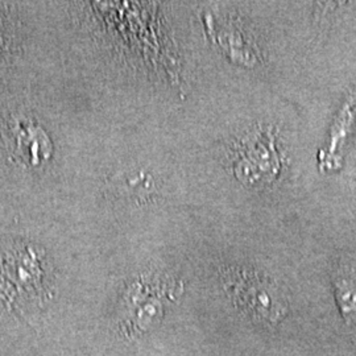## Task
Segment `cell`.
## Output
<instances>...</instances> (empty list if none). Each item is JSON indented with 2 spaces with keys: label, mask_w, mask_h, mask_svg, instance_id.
<instances>
[{
  "label": "cell",
  "mask_w": 356,
  "mask_h": 356,
  "mask_svg": "<svg viewBox=\"0 0 356 356\" xmlns=\"http://www.w3.org/2000/svg\"><path fill=\"white\" fill-rule=\"evenodd\" d=\"M281 170V157L270 128H256L242 141L235 172L251 186H264L275 181Z\"/></svg>",
  "instance_id": "cell-1"
},
{
  "label": "cell",
  "mask_w": 356,
  "mask_h": 356,
  "mask_svg": "<svg viewBox=\"0 0 356 356\" xmlns=\"http://www.w3.org/2000/svg\"><path fill=\"white\" fill-rule=\"evenodd\" d=\"M335 298L346 317L356 313V286L348 279H338L335 282Z\"/></svg>",
  "instance_id": "cell-2"
}]
</instances>
